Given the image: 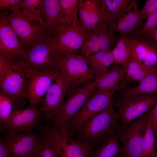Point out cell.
<instances>
[{
  "mask_svg": "<svg viewBox=\"0 0 157 157\" xmlns=\"http://www.w3.org/2000/svg\"><path fill=\"white\" fill-rule=\"evenodd\" d=\"M12 63L3 57L0 56V77L4 74Z\"/></svg>",
  "mask_w": 157,
  "mask_h": 157,
  "instance_id": "obj_40",
  "label": "cell"
},
{
  "mask_svg": "<svg viewBox=\"0 0 157 157\" xmlns=\"http://www.w3.org/2000/svg\"><path fill=\"white\" fill-rule=\"evenodd\" d=\"M131 0H99L108 23L115 20L127 12Z\"/></svg>",
  "mask_w": 157,
  "mask_h": 157,
  "instance_id": "obj_21",
  "label": "cell"
},
{
  "mask_svg": "<svg viewBox=\"0 0 157 157\" xmlns=\"http://www.w3.org/2000/svg\"><path fill=\"white\" fill-rule=\"evenodd\" d=\"M70 91L59 72L45 94L44 104L40 108L46 121L53 122L62 109Z\"/></svg>",
  "mask_w": 157,
  "mask_h": 157,
  "instance_id": "obj_15",
  "label": "cell"
},
{
  "mask_svg": "<svg viewBox=\"0 0 157 157\" xmlns=\"http://www.w3.org/2000/svg\"><path fill=\"white\" fill-rule=\"evenodd\" d=\"M148 118L147 112L120 129L117 137L124 149L121 157H142Z\"/></svg>",
  "mask_w": 157,
  "mask_h": 157,
  "instance_id": "obj_6",
  "label": "cell"
},
{
  "mask_svg": "<svg viewBox=\"0 0 157 157\" xmlns=\"http://www.w3.org/2000/svg\"><path fill=\"white\" fill-rule=\"evenodd\" d=\"M146 38L150 40L157 45V28Z\"/></svg>",
  "mask_w": 157,
  "mask_h": 157,
  "instance_id": "obj_41",
  "label": "cell"
},
{
  "mask_svg": "<svg viewBox=\"0 0 157 157\" xmlns=\"http://www.w3.org/2000/svg\"><path fill=\"white\" fill-rule=\"evenodd\" d=\"M43 2L45 26L48 32V38L53 29L59 25L60 4V0H43Z\"/></svg>",
  "mask_w": 157,
  "mask_h": 157,
  "instance_id": "obj_25",
  "label": "cell"
},
{
  "mask_svg": "<svg viewBox=\"0 0 157 157\" xmlns=\"http://www.w3.org/2000/svg\"><path fill=\"white\" fill-rule=\"evenodd\" d=\"M29 71L22 60L16 61L12 62L0 77V91L10 98L18 108H22L26 103L24 95Z\"/></svg>",
  "mask_w": 157,
  "mask_h": 157,
  "instance_id": "obj_4",
  "label": "cell"
},
{
  "mask_svg": "<svg viewBox=\"0 0 157 157\" xmlns=\"http://www.w3.org/2000/svg\"><path fill=\"white\" fill-rule=\"evenodd\" d=\"M116 157H121L120 155V154Z\"/></svg>",
  "mask_w": 157,
  "mask_h": 157,
  "instance_id": "obj_43",
  "label": "cell"
},
{
  "mask_svg": "<svg viewBox=\"0 0 157 157\" xmlns=\"http://www.w3.org/2000/svg\"><path fill=\"white\" fill-rule=\"evenodd\" d=\"M0 157H12L10 149L3 138H0Z\"/></svg>",
  "mask_w": 157,
  "mask_h": 157,
  "instance_id": "obj_39",
  "label": "cell"
},
{
  "mask_svg": "<svg viewBox=\"0 0 157 157\" xmlns=\"http://www.w3.org/2000/svg\"><path fill=\"white\" fill-rule=\"evenodd\" d=\"M122 67L125 79L128 81L140 82L153 69L144 67L139 61L131 56L122 64Z\"/></svg>",
  "mask_w": 157,
  "mask_h": 157,
  "instance_id": "obj_23",
  "label": "cell"
},
{
  "mask_svg": "<svg viewBox=\"0 0 157 157\" xmlns=\"http://www.w3.org/2000/svg\"><path fill=\"white\" fill-rule=\"evenodd\" d=\"M37 129L54 145L59 157H91L95 147L91 144L72 139L68 135L65 126L57 127L52 124L41 125Z\"/></svg>",
  "mask_w": 157,
  "mask_h": 157,
  "instance_id": "obj_2",
  "label": "cell"
},
{
  "mask_svg": "<svg viewBox=\"0 0 157 157\" xmlns=\"http://www.w3.org/2000/svg\"><path fill=\"white\" fill-rule=\"evenodd\" d=\"M157 28V10L150 15L142 27L134 33L136 38H146Z\"/></svg>",
  "mask_w": 157,
  "mask_h": 157,
  "instance_id": "obj_34",
  "label": "cell"
},
{
  "mask_svg": "<svg viewBox=\"0 0 157 157\" xmlns=\"http://www.w3.org/2000/svg\"><path fill=\"white\" fill-rule=\"evenodd\" d=\"M132 47V39L122 37L111 51L114 63L117 65L123 64L131 57Z\"/></svg>",
  "mask_w": 157,
  "mask_h": 157,
  "instance_id": "obj_28",
  "label": "cell"
},
{
  "mask_svg": "<svg viewBox=\"0 0 157 157\" xmlns=\"http://www.w3.org/2000/svg\"><path fill=\"white\" fill-rule=\"evenodd\" d=\"M153 157H157V152L156 154L155 155V156H154Z\"/></svg>",
  "mask_w": 157,
  "mask_h": 157,
  "instance_id": "obj_42",
  "label": "cell"
},
{
  "mask_svg": "<svg viewBox=\"0 0 157 157\" xmlns=\"http://www.w3.org/2000/svg\"><path fill=\"white\" fill-rule=\"evenodd\" d=\"M147 112L150 119L151 128L156 141L157 142V102L154 107Z\"/></svg>",
  "mask_w": 157,
  "mask_h": 157,
  "instance_id": "obj_38",
  "label": "cell"
},
{
  "mask_svg": "<svg viewBox=\"0 0 157 157\" xmlns=\"http://www.w3.org/2000/svg\"><path fill=\"white\" fill-rule=\"evenodd\" d=\"M125 78L122 67L115 64L105 74L97 81L96 90L98 92L119 90L124 84H121Z\"/></svg>",
  "mask_w": 157,
  "mask_h": 157,
  "instance_id": "obj_19",
  "label": "cell"
},
{
  "mask_svg": "<svg viewBox=\"0 0 157 157\" xmlns=\"http://www.w3.org/2000/svg\"><path fill=\"white\" fill-rule=\"evenodd\" d=\"M98 34V44L99 51H111L115 45L122 37L114 34L106 28L105 23H104L96 29Z\"/></svg>",
  "mask_w": 157,
  "mask_h": 157,
  "instance_id": "obj_29",
  "label": "cell"
},
{
  "mask_svg": "<svg viewBox=\"0 0 157 157\" xmlns=\"http://www.w3.org/2000/svg\"><path fill=\"white\" fill-rule=\"evenodd\" d=\"M1 14L13 29L26 51L48 38V32L45 26L30 19L22 10L12 12L10 14Z\"/></svg>",
  "mask_w": 157,
  "mask_h": 157,
  "instance_id": "obj_5",
  "label": "cell"
},
{
  "mask_svg": "<svg viewBox=\"0 0 157 157\" xmlns=\"http://www.w3.org/2000/svg\"><path fill=\"white\" fill-rule=\"evenodd\" d=\"M56 67L70 90L95 81L93 72L81 55L76 53L59 58Z\"/></svg>",
  "mask_w": 157,
  "mask_h": 157,
  "instance_id": "obj_3",
  "label": "cell"
},
{
  "mask_svg": "<svg viewBox=\"0 0 157 157\" xmlns=\"http://www.w3.org/2000/svg\"><path fill=\"white\" fill-rule=\"evenodd\" d=\"M131 56L139 61L143 66L149 68L157 67V45L144 38L132 39Z\"/></svg>",
  "mask_w": 157,
  "mask_h": 157,
  "instance_id": "obj_18",
  "label": "cell"
},
{
  "mask_svg": "<svg viewBox=\"0 0 157 157\" xmlns=\"http://www.w3.org/2000/svg\"><path fill=\"white\" fill-rule=\"evenodd\" d=\"M88 34L79 25L68 27L58 25L48 39L59 58L76 54L81 48Z\"/></svg>",
  "mask_w": 157,
  "mask_h": 157,
  "instance_id": "obj_7",
  "label": "cell"
},
{
  "mask_svg": "<svg viewBox=\"0 0 157 157\" xmlns=\"http://www.w3.org/2000/svg\"><path fill=\"white\" fill-rule=\"evenodd\" d=\"M14 106L12 99L0 91V124L9 118L13 112Z\"/></svg>",
  "mask_w": 157,
  "mask_h": 157,
  "instance_id": "obj_33",
  "label": "cell"
},
{
  "mask_svg": "<svg viewBox=\"0 0 157 157\" xmlns=\"http://www.w3.org/2000/svg\"><path fill=\"white\" fill-rule=\"evenodd\" d=\"M25 51L16 33L1 14L0 56L13 62L22 60Z\"/></svg>",
  "mask_w": 157,
  "mask_h": 157,
  "instance_id": "obj_16",
  "label": "cell"
},
{
  "mask_svg": "<svg viewBox=\"0 0 157 157\" xmlns=\"http://www.w3.org/2000/svg\"><path fill=\"white\" fill-rule=\"evenodd\" d=\"M96 88L95 81L71 90L60 112L53 122V124L57 127L65 126L76 115L88 97Z\"/></svg>",
  "mask_w": 157,
  "mask_h": 157,
  "instance_id": "obj_10",
  "label": "cell"
},
{
  "mask_svg": "<svg viewBox=\"0 0 157 157\" xmlns=\"http://www.w3.org/2000/svg\"><path fill=\"white\" fill-rule=\"evenodd\" d=\"M124 150L119 143L117 134L103 143L96 149H94L91 157H116Z\"/></svg>",
  "mask_w": 157,
  "mask_h": 157,
  "instance_id": "obj_27",
  "label": "cell"
},
{
  "mask_svg": "<svg viewBox=\"0 0 157 157\" xmlns=\"http://www.w3.org/2000/svg\"><path fill=\"white\" fill-rule=\"evenodd\" d=\"M138 6L137 0H132L127 12L121 17L119 18V19L134 24L141 28L143 20L138 10Z\"/></svg>",
  "mask_w": 157,
  "mask_h": 157,
  "instance_id": "obj_32",
  "label": "cell"
},
{
  "mask_svg": "<svg viewBox=\"0 0 157 157\" xmlns=\"http://www.w3.org/2000/svg\"><path fill=\"white\" fill-rule=\"evenodd\" d=\"M22 13L29 19L45 25V15L43 0H22Z\"/></svg>",
  "mask_w": 157,
  "mask_h": 157,
  "instance_id": "obj_26",
  "label": "cell"
},
{
  "mask_svg": "<svg viewBox=\"0 0 157 157\" xmlns=\"http://www.w3.org/2000/svg\"><path fill=\"white\" fill-rule=\"evenodd\" d=\"M43 114L37 106L30 105L24 109L14 106L13 112L9 118L0 125L3 132L18 133L31 131L32 129L38 128Z\"/></svg>",
  "mask_w": 157,
  "mask_h": 157,
  "instance_id": "obj_11",
  "label": "cell"
},
{
  "mask_svg": "<svg viewBox=\"0 0 157 157\" xmlns=\"http://www.w3.org/2000/svg\"><path fill=\"white\" fill-rule=\"evenodd\" d=\"M81 50L82 56L83 57L99 51L98 34L97 29L88 34L81 48Z\"/></svg>",
  "mask_w": 157,
  "mask_h": 157,
  "instance_id": "obj_31",
  "label": "cell"
},
{
  "mask_svg": "<svg viewBox=\"0 0 157 157\" xmlns=\"http://www.w3.org/2000/svg\"><path fill=\"white\" fill-rule=\"evenodd\" d=\"M78 0H60V12L59 25L68 27L79 25L77 17Z\"/></svg>",
  "mask_w": 157,
  "mask_h": 157,
  "instance_id": "obj_24",
  "label": "cell"
},
{
  "mask_svg": "<svg viewBox=\"0 0 157 157\" xmlns=\"http://www.w3.org/2000/svg\"><path fill=\"white\" fill-rule=\"evenodd\" d=\"M22 0H0V10H6L16 12L22 10Z\"/></svg>",
  "mask_w": 157,
  "mask_h": 157,
  "instance_id": "obj_36",
  "label": "cell"
},
{
  "mask_svg": "<svg viewBox=\"0 0 157 157\" xmlns=\"http://www.w3.org/2000/svg\"><path fill=\"white\" fill-rule=\"evenodd\" d=\"M148 94H136L122 98L115 104L118 118L122 127L141 116L157 102V97Z\"/></svg>",
  "mask_w": 157,
  "mask_h": 157,
  "instance_id": "obj_8",
  "label": "cell"
},
{
  "mask_svg": "<svg viewBox=\"0 0 157 157\" xmlns=\"http://www.w3.org/2000/svg\"><path fill=\"white\" fill-rule=\"evenodd\" d=\"M118 90L98 92L96 90L93 92L76 115L65 126L69 136L72 138L85 122L106 108L113 101V96Z\"/></svg>",
  "mask_w": 157,
  "mask_h": 157,
  "instance_id": "obj_9",
  "label": "cell"
},
{
  "mask_svg": "<svg viewBox=\"0 0 157 157\" xmlns=\"http://www.w3.org/2000/svg\"><path fill=\"white\" fill-rule=\"evenodd\" d=\"M136 94H157V67L154 68L138 85L124 91L122 97Z\"/></svg>",
  "mask_w": 157,
  "mask_h": 157,
  "instance_id": "obj_22",
  "label": "cell"
},
{
  "mask_svg": "<svg viewBox=\"0 0 157 157\" xmlns=\"http://www.w3.org/2000/svg\"><path fill=\"white\" fill-rule=\"evenodd\" d=\"M3 138L10 149L12 157H32L42 144L44 136L39 131L23 133L5 132Z\"/></svg>",
  "mask_w": 157,
  "mask_h": 157,
  "instance_id": "obj_13",
  "label": "cell"
},
{
  "mask_svg": "<svg viewBox=\"0 0 157 157\" xmlns=\"http://www.w3.org/2000/svg\"><path fill=\"white\" fill-rule=\"evenodd\" d=\"M77 10L79 25L87 33L96 30L102 24L107 22L99 0H78Z\"/></svg>",
  "mask_w": 157,
  "mask_h": 157,
  "instance_id": "obj_17",
  "label": "cell"
},
{
  "mask_svg": "<svg viewBox=\"0 0 157 157\" xmlns=\"http://www.w3.org/2000/svg\"><path fill=\"white\" fill-rule=\"evenodd\" d=\"M32 157H59V156L54 145L44 136L42 144Z\"/></svg>",
  "mask_w": 157,
  "mask_h": 157,
  "instance_id": "obj_35",
  "label": "cell"
},
{
  "mask_svg": "<svg viewBox=\"0 0 157 157\" xmlns=\"http://www.w3.org/2000/svg\"><path fill=\"white\" fill-rule=\"evenodd\" d=\"M157 10V0H147L140 11L142 19H147L149 15Z\"/></svg>",
  "mask_w": 157,
  "mask_h": 157,
  "instance_id": "obj_37",
  "label": "cell"
},
{
  "mask_svg": "<svg viewBox=\"0 0 157 157\" xmlns=\"http://www.w3.org/2000/svg\"><path fill=\"white\" fill-rule=\"evenodd\" d=\"M148 116L149 118L144 139L142 157H153L157 153L155 146V138L151 128L150 120L149 115Z\"/></svg>",
  "mask_w": 157,
  "mask_h": 157,
  "instance_id": "obj_30",
  "label": "cell"
},
{
  "mask_svg": "<svg viewBox=\"0 0 157 157\" xmlns=\"http://www.w3.org/2000/svg\"><path fill=\"white\" fill-rule=\"evenodd\" d=\"M113 101L105 109L92 116L81 125L75 139L94 147L116 135L122 127Z\"/></svg>",
  "mask_w": 157,
  "mask_h": 157,
  "instance_id": "obj_1",
  "label": "cell"
},
{
  "mask_svg": "<svg viewBox=\"0 0 157 157\" xmlns=\"http://www.w3.org/2000/svg\"><path fill=\"white\" fill-rule=\"evenodd\" d=\"M58 59L47 38L26 50L22 60L29 69L38 70L56 68Z\"/></svg>",
  "mask_w": 157,
  "mask_h": 157,
  "instance_id": "obj_14",
  "label": "cell"
},
{
  "mask_svg": "<svg viewBox=\"0 0 157 157\" xmlns=\"http://www.w3.org/2000/svg\"><path fill=\"white\" fill-rule=\"evenodd\" d=\"M58 74L57 68L38 70L29 69L24 96L28 100L30 105L37 107L40 104L42 97Z\"/></svg>",
  "mask_w": 157,
  "mask_h": 157,
  "instance_id": "obj_12",
  "label": "cell"
},
{
  "mask_svg": "<svg viewBox=\"0 0 157 157\" xmlns=\"http://www.w3.org/2000/svg\"><path fill=\"white\" fill-rule=\"evenodd\" d=\"M84 57L94 73L95 81L102 77L108 70L109 67L114 63L111 51H99Z\"/></svg>",
  "mask_w": 157,
  "mask_h": 157,
  "instance_id": "obj_20",
  "label": "cell"
}]
</instances>
